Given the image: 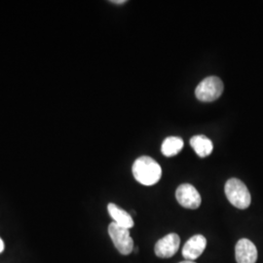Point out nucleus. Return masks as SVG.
Here are the masks:
<instances>
[{
  "instance_id": "nucleus-1",
  "label": "nucleus",
  "mask_w": 263,
  "mask_h": 263,
  "mask_svg": "<svg viewBox=\"0 0 263 263\" xmlns=\"http://www.w3.org/2000/svg\"><path fill=\"white\" fill-rule=\"evenodd\" d=\"M132 171L136 180L146 186L156 184L162 176L159 164L148 156H141L136 160Z\"/></svg>"
},
{
  "instance_id": "nucleus-2",
  "label": "nucleus",
  "mask_w": 263,
  "mask_h": 263,
  "mask_svg": "<svg viewBox=\"0 0 263 263\" xmlns=\"http://www.w3.org/2000/svg\"><path fill=\"white\" fill-rule=\"evenodd\" d=\"M226 195L228 201L240 210L250 207L252 197L248 187L243 181L238 179H230L226 183Z\"/></svg>"
},
{
  "instance_id": "nucleus-3",
  "label": "nucleus",
  "mask_w": 263,
  "mask_h": 263,
  "mask_svg": "<svg viewBox=\"0 0 263 263\" xmlns=\"http://www.w3.org/2000/svg\"><path fill=\"white\" fill-rule=\"evenodd\" d=\"M223 83L220 78L216 76H210L205 78L198 85L195 95L199 101L211 103L217 100L223 92Z\"/></svg>"
},
{
  "instance_id": "nucleus-4",
  "label": "nucleus",
  "mask_w": 263,
  "mask_h": 263,
  "mask_svg": "<svg viewBox=\"0 0 263 263\" xmlns=\"http://www.w3.org/2000/svg\"><path fill=\"white\" fill-rule=\"evenodd\" d=\"M108 234L120 254L123 255L131 254L134 250V241L129 229L111 222L108 226Z\"/></svg>"
},
{
  "instance_id": "nucleus-5",
  "label": "nucleus",
  "mask_w": 263,
  "mask_h": 263,
  "mask_svg": "<svg viewBox=\"0 0 263 263\" xmlns=\"http://www.w3.org/2000/svg\"><path fill=\"white\" fill-rule=\"evenodd\" d=\"M176 198L180 206L191 210L198 209L202 202L197 189L189 183L179 185L176 191Z\"/></svg>"
},
{
  "instance_id": "nucleus-6",
  "label": "nucleus",
  "mask_w": 263,
  "mask_h": 263,
  "mask_svg": "<svg viewBox=\"0 0 263 263\" xmlns=\"http://www.w3.org/2000/svg\"><path fill=\"white\" fill-rule=\"evenodd\" d=\"M180 238L176 233L163 237L155 245V254L161 258H169L179 251Z\"/></svg>"
},
{
  "instance_id": "nucleus-7",
  "label": "nucleus",
  "mask_w": 263,
  "mask_h": 263,
  "mask_svg": "<svg viewBox=\"0 0 263 263\" xmlns=\"http://www.w3.org/2000/svg\"><path fill=\"white\" fill-rule=\"evenodd\" d=\"M207 246V240L203 235L191 237L182 249V255L185 260L194 261L204 253Z\"/></svg>"
},
{
  "instance_id": "nucleus-8",
  "label": "nucleus",
  "mask_w": 263,
  "mask_h": 263,
  "mask_svg": "<svg viewBox=\"0 0 263 263\" xmlns=\"http://www.w3.org/2000/svg\"><path fill=\"white\" fill-rule=\"evenodd\" d=\"M235 256L238 263H255L257 259V250L252 241L241 239L236 245Z\"/></svg>"
},
{
  "instance_id": "nucleus-9",
  "label": "nucleus",
  "mask_w": 263,
  "mask_h": 263,
  "mask_svg": "<svg viewBox=\"0 0 263 263\" xmlns=\"http://www.w3.org/2000/svg\"><path fill=\"white\" fill-rule=\"evenodd\" d=\"M107 211L116 224L125 227L127 229H131L132 227L135 226L131 215L126 211L120 209L117 205L112 203L108 204Z\"/></svg>"
},
{
  "instance_id": "nucleus-10",
  "label": "nucleus",
  "mask_w": 263,
  "mask_h": 263,
  "mask_svg": "<svg viewBox=\"0 0 263 263\" xmlns=\"http://www.w3.org/2000/svg\"><path fill=\"white\" fill-rule=\"evenodd\" d=\"M190 145L196 152L198 156L201 158H205L209 156L214 149L212 141L203 135L192 137L190 140Z\"/></svg>"
},
{
  "instance_id": "nucleus-11",
  "label": "nucleus",
  "mask_w": 263,
  "mask_h": 263,
  "mask_svg": "<svg viewBox=\"0 0 263 263\" xmlns=\"http://www.w3.org/2000/svg\"><path fill=\"white\" fill-rule=\"evenodd\" d=\"M183 147V141L179 137H169L163 141L161 151L166 157H173L177 155Z\"/></svg>"
},
{
  "instance_id": "nucleus-12",
  "label": "nucleus",
  "mask_w": 263,
  "mask_h": 263,
  "mask_svg": "<svg viewBox=\"0 0 263 263\" xmlns=\"http://www.w3.org/2000/svg\"><path fill=\"white\" fill-rule=\"evenodd\" d=\"M3 250H4V243H3V241L0 238V254L3 252Z\"/></svg>"
},
{
  "instance_id": "nucleus-13",
  "label": "nucleus",
  "mask_w": 263,
  "mask_h": 263,
  "mask_svg": "<svg viewBox=\"0 0 263 263\" xmlns=\"http://www.w3.org/2000/svg\"><path fill=\"white\" fill-rule=\"evenodd\" d=\"M111 2H112V3H116V4H123V3H125L126 1H125V0H112Z\"/></svg>"
},
{
  "instance_id": "nucleus-14",
  "label": "nucleus",
  "mask_w": 263,
  "mask_h": 263,
  "mask_svg": "<svg viewBox=\"0 0 263 263\" xmlns=\"http://www.w3.org/2000/svg\"><path fill=\"white\" fill-rule=\"evenodd\" d=\"M179 263H196V262H194V261H189V260H184V261H182V262H179Z\"/></svg>"
}]
</instances>
